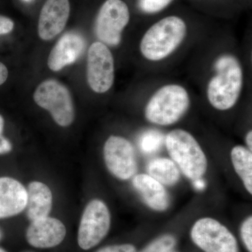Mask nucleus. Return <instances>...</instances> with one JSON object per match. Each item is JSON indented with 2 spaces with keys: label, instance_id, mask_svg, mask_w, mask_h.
<instances>
[{
  "label": "nucleus",
  "instance_id": "obj_28",
  "mask_svg": "<svg viewBox=\"0 0 252 252\" xmlns=\"http://www.w3.org/2000/svg\"><path fill=\"white\" fill-rule=\"evenodd\" d=\"M246 143L248 144V149L252 151V131H249L246 136Z\"/></svg>",
  "mask_w": 252,
  "mask_h": 252
},
{
  "label": "nucleus",
  "instance_id": "obj_19",
  "mask_svg": "<svg viewBox=\"0 0 252 252\" xmlns=\"http://www.w3.org/2000/svg\"><path fill=\"white\" fill-rule=\"evenodd\" d=\"M176 243L175 236L165 234L155 239L138 252H169L173 250Z\"/></svg>",
  "mask_w": 252,
  "mask_h": 252
},
{
  "label": "nucleus",
  "instance_id": "obj_6",
  "mask_svg": "<svg viewBox=\"0 0 252 252\" xmlns=\"http://www.w3.org/2000/svg\"><path fill=\"white\" fill-rule=\"evenodd\" d=\"M192 240L205 252H240L238 241L225 225L212 218H202L194 223Z\"/></svg>",
  "mask_w": 252,
  "mask_h": 252
},
{
  "label": "nucleus",
  "instance_id": "obj_5",
  "mask_svg": "<svg viewBox=\"0 0 252 252\" xmlns=\"http://www.w3.org/2000/svg\"><path fill=\"white\" fill-rule=\"evenodd\" d=\"M34 99L39 107L51 113L59 126L66 127L74 121L72 97L67 88L59 81L47 80L41 83L34 93Z\"/></svg>",
  "mask_w": 252,
  "mask_h": 252
},
{
  "label": "nucleus",
  "instance_id": "obj_29",
  "mask_svg": "<svg viewBox=\"0 0 252 252\" xmlns=\"http://www.w3.org/2000/svg\"><path fill=\"white\" fill-rule=\"evenodd\" d=\"M4 121L3 117L0 115V137H1V133L3 132V129H4Z\"/></svg>",
  "mask_w": 252,
  "mask_h": 252
},
{
  "label": "nucleus",
  "instance_id": "obj_4",
  "mask_svg": "<svg viewBox=\"0 0 252 252\" xmlns=\"http://www.w3.org/2000/svg\"><path fill=\"white\" fill-rule=\"evenodd\" d=\"M189 105L190 98L185 88L170 84L160 88L149 99L145 117L157 125H172L184 117Z\"/></svg>",
  "mask_w": 252,
  "mask_h": 252
},
{
  "label": "nucleus",
  "instance_id": "obj_24",
  "mask_svg": "<svg viewBox=\"0 0 252 252\" xmlns=\"http://www.w3.org/2000/svg\"><path fill=\"white\" fill-rule=\"evenodd\" d=\"M14 27V23L12 20L0 16V35L9 34L13 31Z\"/></svg>",
  "mask_w": 252,
  "mask_h": 252
},
{
  "label": "nucleus",
  "instance_id": "obj_22",
  "mask_svg": "<svg viewBox=\"0 0 252 252\" xmlns=\"http://www.w3.org/2000/svg\"><path fill=\"white\" fill-rule=\"evenodd\" d=\"M240 235L249 252H252V217H248L240 228Z\"/></svg>",
  "mask_w": 252,
  "mask_h": 252
},
{
  "label": "nucleus",
  "instance_id": "obj_9",
  "mask_svg": "<svg viewBox=\"0 0 252 252\" xmlns=\"http://www.w3.org/2000/svg\"><path fill=\"white\" fill-rule=\"evenodd\" d=\"M87 79L91 89L97 94L107 92L114 84V59L109 48L101 41L94 42L89 48Z\"/></svg>",
  "mask_w": 252,
  "mask_h": 252
},
{
  "label": "nucleus",
  "instance_id": "obj_21",
  "mask_svg": "<svg viewBox=\"0 0 252 252\" xmlns=\"http://www.w3.org/2000/svg\"><path fill=\"white\" fill-rule=\"evenodd\" d=\"M172 0H139V7L144 13L154 14L165 9Z\"/></svg>",
  "mask_w": 252,
  "mask_h": 252
},
{
  "label": "nucleus",
  "instance_id": "obj_33",
  "mask_svg": "<svg viewBox=\"0 0 252 252\" xmlns=\"http://www.w3.org/2000/svg\"><path fill=\"white\" fill-rule=\"evenodd\" d=\"M0 238H1V234H0Z\"/></svg>",
  "mask_w": 252,
  "mask_h": 252
},
{
  "label": "nucleus",
  "instance_id": "obj_31",
  "mask_svg": "<svg viewBox=\"0 0 252 252\" xmlns=\"http://www.w3.org/2000/svg\"><path fill=\"white\" fill-rule=\"evenodd\" d=\"M174 252V251H172H172H170V252Z\"/></svg>",
  "mask_w": 252,
  "mask_h": 252
},
{
  "label": "nucleus",
  "instance_id": "obj_23",
  "mask_svg": "<svg viewBox=\"0 0 252 252\" xmlns=\"http://www.w3.org/2000/svg\"><path fill=\"white\" fill-rule=\"evenodd\" d=\"M96 252H137V250L135 247L131 244H124L105 247L99 249L98 251Z\"/></svg>",
  "mask_w": 252,
  "mask_h": 252
},
{
  "label": "nucleus",
  "instance_id": "obj_32",
  "mask_svg": "<svg viewBox=\"0 0 252 252\" xmlns=\"http://www.w3.org/2000/svg\"><path fill=\"white\" fill-rule=\"evenodd\" d=\"M25 1H31V0H25Z\"/></svg>",
  "mask_w": 252,
  "mask_h": 252
},
{
  "label": "nucleus",
  "instance_id": "obj_18",
  "mask_svg": "<svg viewBox=\"0 0 252 252\" xmlns=\"http://www.w3.org/2000/svg\"><path fill=\"white\" fill-rule=\"evenodd\" d=\"M232 163L236 173L243 181L245 189L252 194V153L243 146H235L232 149Z\"/></svg>",
  "mask_w": 252,
  "mask_h": 252
},
{
  "label": "nucleus",
  "instance_id": "obj_2",
  "mask_svg": "<svg viewBox=\"0 0 252 252\" xmlns=\"http://www.w3.org/2000/svg\"><path fill=\"white\" fill-rule=\"evenodd\" d=\"M187 32V25L182 18L175 16L162 18L149 28L142 37V56L151 61L165 59L182 44Z\"/></svg>",
  "mask_w": 252,
  "mask_h": 252
},
{
  "label": "nucleus",
  "instance_id": "obj_3",
  "mask_svg": "<svg viewBox=\"0 0 252 252\" xmlns=\"http://www.w3.org/2000/svg\"><path fill=\"white\" fill-rule=\"evenodd\" d=\"M165 145L172 161L187 178L203 177L207 168L206 156L191 134L182 129L172 130L165 137Z\"/></svg>",
  "mask_w": 252,
  "mask_h": 252
},
{
  "label": "nucleus",
  "instance_id": "obj_1",
  "mask_svg": "<svg viewBox=\"0 0 252 252\" xmlns=\"http://www.w3.org/2000/svg\"><path fill=\"white\" fill-rule=\"evenodd\" d=\"M216 74L207 86V98L218 110H228L238 102L243 86V72L238 60L223 55L215 63Z\"/></svg>",
  "mask_w": 252,
  "mask_h": 252
},
{
  "label": "nucleus",
  "instance_id": "obj_27",
  "mask_svg": "<svg viewBox=\"0 0 252 252\" xmlns=\"http://www.w3.org/2000/svg\"><path fill=\"white\" fill-rule=\"evenodd\" d=\"M193 186L197 190H202L205 188V182L201 178L193 181Z\"/></svg>",
  "mask_w": 252,
  "mask_h": 252
},
{
  "label": "nucleus",
  "instance_id": "obj_17",
  "mask_svg": "<svg viewBox=\"0 0 252 252\" xmlns=\"http://www.w3.org/2000/svg\"><path fill=\"white\" fill-rule=\"evenodd\" d=\"M148 175L162 185L173 186L180 179L179 167L174 161L165 158H157L151 160L147 167Z\"/></svg>",
  "mask_w": 252,
  "mask_h": 252
},
{
  "label": "nucleus",
  "instance_id": "obj_8",
  "mask_svg": "<svg viewBox=\"0 0 252 252\" xmlns=\"http://www.w3.org/2000/svg\"><path fill=\"white\" fill-rule=\"evenodd\" d=\"M130 20L128 7L122 0H107L101 6L95 21V33L101 42L117 46Z\"/></svg>",
  "mask_w": 252,
  "mask_h": 252
},
{
  "label": "nucleus",
  "instance_id": "obj_12",
  "mask_svg": "<svg viewBox=\"0 0 252 252\" xmlns=\"http://www.w3.org/2000/svg\"><path fill=\"white\" fill-rule=\"evenodd\" d=\"M66 235V228L57 219L45 217L32 221L26 238L30 245L36 248H54L60 245Z\"/></svg>",
  "mask_w": 252,
  "mask_h": 252
},
{
  "label": "nucleus",
  "instance_id": "obj_7",
  "mask_svg": "<svg viewBox=\"0 0 252 252\" xmlns=\"http://www.w3.org/2000/svg\"><path fill=\"white\" fill-rule=\"evenodd\" d=\"M110 224V213L105 203L97 199L91 201L84 210L79 225V247L89 250L98 245L108 233Z\"/></svg>",
  "mask_w": 252,
  "mask_h": 252
},
{
  "label": "nucleus",
  "instance_id": "obj_13",
  "mask_svg": "<svg viewBox=\"0 0 252 252\" xmlns=\"http://www.w3.org/2000/svg\"><path fill=\"white\" fill-rule=\"evenodd\" d=\"M85 47L82 36L74 32L67 33L58 41L51 51L48 66L51 70L58 72L63 67L75 62Z\"/></svg>",
  "mask_w": 252,
  "mask_h": 252
},
{
  "label": "nucleus",
  "instance_id": "obj_25",
  "mask_svg": "<svg viewBox=\"0 0 252 252\" xmlns=\"http://www.w3.org/2000/svg\"><path fill=\"white\" fill-rule=\"evenodd\" d=\"M12 149V146L7 139L1 136L0 137V154L9 153Z\"/></svg>",
  "mask_w": 252,
  "mask_h": 252
},
{
  "label": "nucleus",
  "instance_id": "obj_30",
  "mask_svg": "<svg viewBox=\"0 0 252 252\" xmlns=\"http://www.w3.org/2000/svg\"><path fill=\"white\" fill-rule=\"evenodd\" d=\"M0 252H5L4 250H2V249L0 248Z\"/></svg>",
  "mask_w": 252,
  "mask_h": 252
},
{
  "label": "nucleus",
  "instance_id": "obj_16",
  "mask_svg": "<svg viewBox=\"0 0 252 252\" xmlns=\"http://www.w3.org/2000/svg\"><path fill=\"white\" fill-rule=\"evenodd\" d=\"M27 215L32 221L49 216L52 207L53 197L48 186L39 182L28 185Z\"/></svg>",
  "mask_w": 252,
  "mask_h": 252
},
{
  "label": "nucleus",
  "instance_id": "obj_14",
  "mask_svg": "<svg viewBox=\"0 0 252 252\" xmlns=\"http://www.w3.org/2000/svg\"><path fill=\"white\" fill-rule=\"evenodd\" d=\"M27 190L10 177L0 178V219L17 215L27 205Z\"/></svg>",
  "mask_w": 252,
  "mask_h": 252
},
{
  "label": "nucleus",
  "instance_id": "obj_11",
  "mask_svg": "<svg viewBox=\"0 0 252 252\" xmlns=\"http://www.w3.org/2000/svg\"><path fill=\"white\" fill-rule=\"evenodd\" d=\"M69 0H47L41 9L38 32L43 40H51L63 31L69 16Z\"/></svg>",
  "mask_w": 252,
  "mask_h": 252
},
{
  "label": "nucleus",
  "instance_id": "obj_26",
  "mask_svg": "<svg viewBox=\"0 0 252 252\" xmlns=\"http://www.w3.org/2000/svg\"><path fill=\"white\" fill-rule=\"evenodd\" d=\"M8 77V69L3 63L0 62V86L6 81Z\"/></svg>",
  "mask_w": 252,
  "mask_h": 252
},
{
  "label": "nucleus",
  "instance_id": "obj_15",
  "mask_svg": "<svg viewBox=\"0 0 252 252\" xmlns=\"http://www.w3.org/2000/svg\"><path fill=\"white\" fill-rule=\"evenodd\" d=\"M132 185L140 194L144 203L158 212L166 210L170 206V199L164 186L145 174L136 175Z\"/></svg>",
  "mask_w": 252,
  "mask_h": 252
},
{
  "label": "nucleus",
  "instance_id": "obj_20",
  "mask_svg": "<svg viewBox=\"0 0 252 252\" xmlns=\"http://www.w3.org/2000/svg\"><path fill=\"white\" fill-rule=\"evenodd\" d=\"M162 141V135L160 132L148 130L142 134L140 140V147L144 153H154L160 148Z\"/></svg>",
  "mask_w": 252,
  "mask_h": 252
},
{
  "label": "nucleus",
  "instance_id": "obj_10",
  "mask_svg": "<svg viewBox=\"0 0 252 252\" xmlns=\"http://www.w3.org/2000/svg\"><path fill=\"white\" fill-rule=\"evenodd\" d=\"M104 158L109 171L119 180H127L137 171L135 151L128 140L111 136L104 146Z\"/></svg>",
  "mask_w": 252,
  "mask_h": 252
}]
</instances>
